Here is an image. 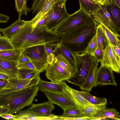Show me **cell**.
Instances as JSON below:
<instances>
[{
  "label": "cell",
  "instance_id": "15",
  "mask_svg": "<svg viewBox=\"0 0 120 120\" xmlns=\"http://www.w3.org/2000/svg\"><path fill=\"white\" fill-rule=\"evenodd\" d=\"M54 109V105L48 101L41 103L32 104L31 106L24 111L30 114L48 116L51 114Z\"/></svg>",
  "mask_w": 120,
  "mask_h": 120
},
{
  "label": "cell",
  "instance_id": "19",
  "mask_svg": "<svg viewBox=\"0 0 120 120\" xmlns=\"http://www.w3.org/2000/svg\"><path fill=\"white\" fill-rule=\"evenodd\" d=\"M14 120H56L57 116L53 114L48 116H43L32 114L25 112L24 110L19 111L15 115Z\"/></svg>",
  "mask_w": 120,
  "mask_h": 120
},
{
  "label": "cell",
  "instance_id": "32",
  "mask_svg": "<svg viewBox=\"0 0 120 120\" xmlns=\"http://www.w3.org/2000/svg\"><path fill=\"white\" fill-rule=\"evenodd\" d=\"M107 103L93 105L88 106L82 113L84 116L92 117L97 112L106 108Z\"/></svg>",
  "mask_w": 120,
  "mask_h": 120
},
{
  "label": "cell",
  "instance_id": "12",
  "mask_svg": "<svg viewBox=\"0 0 120 120\" xmlns=\"http://www.w3.org/2000/svg\"><path fill=\"white\" fill-rule=\"evenodd\" d=\"M46 70V77L54 83L67 80L70 76L54 61L49 65Z\"/></svg>",
  "mask_w": 120,
  "mask_h": 120
},
{
  "label": "cell",
  "instance_id": "22",
  "mask_svg": "<svg viewBox=\"0 0 120 120\" xmlns=\"http://www.w3.org/2000/svg\"><path fill=\"white\" fill-rule=\"evenodd\" d=\"M27 21L18 19L9 26L4 28L0 29L4 36L9 38L23 26Z\"/></svg>",
  "mask_w": 120,
  "mask_h": 120
},
{
  "label": "cell",
  "instance_id": "13",
  "mask_svg": "<svg viewBox=\"0 0 120 120\" xmlns=\"http://www.w3.org/2000/svg\"><path fill=\"white\" fill-rule=\"evenodd\" d=\"M44 92L49 102L53 104L58 105L63 110L71 107H76L73 102L64 93L50 91Z\"/></svg>",
  "mask_w": 120,
  "mask_h": 120
},
{
  "label": "cell",
  "instance_id": "44",
  "mask_svg": "<svg viewBox=\"0 0 120 120\" xmlns=\"http://www.w3.org/2000/svg\"><path fill=\"white\" fill-rule=\"evenodd\" d=\"M9 112V109L8 108L3 106H0V116L3 114Z\"/></svg>",
  "mask_w": 120,
  "mask_h": 120
},
{
  "label": "cell",
  "instance_id": "29",
  "mask_svg": "<svg viewBox=\"0 0 120 120\" xmlns=\"http://www.w3.org/2000/svg\"><path fill=\"white\" fill-rule=\"evenodd\" d=\"M96 34L98 48L104 50L108 46L109 41L104 32L97 25Z\"/></svg>",
  "mask_w": 120,
  "mask_h": 120
},
{
  "label": "cell",
  "instance_id": "39",
  "mask_svg": "<svg viewBox=\"0 0 120 120\" xmlns=\"http://www.w3.org/2000/svg\"><path fill=\"white\" fill-rule=\"evenodd\" d=\"M103 56V50L98 48L94 52L93 56L95 59L98 63L102 61Z\"/></svg>",
  "mask_w": 120,
  "mask_h": 120
},
{
  "label": "cell",
  "instance_id": "49",
  "mask_svg": "<svg viewBox=\"0 0 120 120\" xmlns=\"http://www.w3.org/2000/svg\"><path fill=\"white\" fill-rule=\"evenodd\" d=\"M10 77L4 74L0 73V79L8 81Z\"/></svg>",
  "mask_w": 120,
  "mask_h": 120
},
{
  "label": "cell",
  "instance_id": "40",
  "mask_svg": "<svg viewBox=\"0 0 120 120\" xmlns=\"http://www.w3.org/2000/svg\"><path fill=\"white\" fill-rule=\"evenodd\" d=\"M17 67L18 69L25 68L36 70L34 65L30 61L25 63L18 64L17 65Z\"/></svg>",
  "mask_w": 120,
  "mask_h": 120
},
{
  "label": "cell",
  "instance_id": "18",
  "mask_svg": "<svg viewBox=\"0 0 120 120\" xmlns=\"http://www.w3.org/2000/svg\"><path fill=\"white\" fill-rule=\"evenodd\" d=\"M98 64L93 57L86 79L83 84L79 86L80 89L82 91L90 92L91 90L94 87L96 71Z\"/></svg>",
  "mask_w": 120,
  "mask_h": 120
},
{
  "label": "cell",
  "instance_id": "2",
  "mask_svg": "<svg viewBox=\"0 0 120 120\" xmlns=\"http://www.w3.org/2000/svg\"><path fill=\"white\" fill-rule=\"evenodd\" d=\"M94 21L76 27L65 35L61 44L74 54L83 53L96 33Z\"/></svg>",
  "mask_w": 120,
  "mask_h": 120
},
{
  "label": "cell",
  "instance_id": "21",
  "mask_svg": "<svg viewBox=\"0 0 120 120\" xmlns=\"http://www.w3.org/2000/svg\"><path fill=\"white\" fill-rule=\"evenodd\" d=\"M80 8L91 15L100 9L102 5L94 0H79Z\"/></svg>",
  "mask_w": 120,
  "mask_h": 120
},
{
  "label": "cell",
  "instance_id": "28",
  "mask_svg": "<svg viewBox=\"0 0 120 120\" xmlns=\"http://www.w3.org/2000/svg\"><path fill=\"white\" fill-rule=\"evenodd\" d=\"M105 6L115 24L120 30V8L113 4H111Z\"/></svg>",
  "mask_w": 120,
  "mask_h": 120
},
{
  "label": "cell",
  "instance_id": "1",
  "mask_svg": "<svg viewBox=\"0 0 120 120\" xmlns=\"http://www.w3.org/2000/svg\"><path fill=\"white\" fill-rule=\"evenodd\" d=\"M64 36L45 26L34 24L30 20L9 38L15 48L23 52L30 47L40 45L55 48L62 43Z\"/></svg>",
  "mask_w": 120,
  "mask_h": 120
},
{
  "label": "cell",
  "instance_id": "26",
  "mask_svg": "<svg viewBox=\"0 0 120 120\" xmlns=\"http://www.w3.org/2000/svg\"><path fill=\"white\" fill-rule=\"evenodd\" d=\"M104 32L109 42L113 46L120 48V37L101 24H96Z\"/></svg>",
  "mask_w": 120,
  "mask_h": 120
},
{
  "label": "cell",
  "instance_id": "37",
  "mask_svg": "<svg viewBox=\"0 0 120 120\" xmlns=\"http://www.w3.org/2000/svg\"><path fill=\"white\" fill-rule=\"evenodd\" d=\"M38 85L39 86V90L43 92L45 91H50L56 92L54 89L49 84V82L40 79Z\"/></svg>",
  "mask_w": 120,
  "mask_h": 120
},
{
  "label": "cell",
  "instance_id": "31",
  "mask_svg": "<svg viewBox=\"0 0 120 120\" xmlns=\"http://www.w3.org/2000/svg\"><path fill=\"white\" fill-rule=\"evenodd\" d=\"M81 113V112L77 107H70L64 110L62 115L57 116L56 120H68L69 118Z\"/></svg>",
  "mask_w": 120,
  "mask_h": 120
},
{
  "label": "cell",
  "instance_id": "43",
  "mask_svg": "<svg viewBox=\"0 0 120 120\" xmlns=\"http://www.w3.org/2000/svg\"><path fill=\"white\" fill-rule=\"evenodd\" d=\"M10 18L8 16L0 14V23H6L8 21Z\"/></svg>",
  "mask_w": 120,
  "mask_h": 120
},
{
  "label": "cell",
  "instance_id": "42",
  "mask_svg": "<svg viewBox=\"0 0 120 120\" xmlns=\"http://www.w3.org/2000/svg\"><path fill=\"white\" fill-rule=\"evenodd\" d=\"M0 116L7 120H13L15 117V116L9 113H7L1 115Z\"/></svg>",
  "mask_w": 120,
  "mask_h": 120
},
{
  "label": "cell",
  "instance_id": "8",
  "mask_svg": "<svg viewBox=\"0 0 120 120\" xmlns=\"http://www.w3.org/2000/svg\"><path fill=\"white\" fill-rule=\"evenodd\" d=\"M40 73L29 79H22L17 77L10 78L6 86L0 90V94H4L37 85L40 78Z\"/></svg>",
  "mask_w": 120,
  "mask_h": 120
},
{
  "label": "cell",
  "instance_id": "7",
  "mask_svg": "<svg viewBox=\"0 0 120 120\" xmlns=\"http://www.w3.org/2000/svg\"><path fill=\"white\" fill-rule=\"evenodd\" d=\"M66 2L58 3L45 16V26L49 30H53L69 15L66 8Z\"/></svg>",
  "mask_w": 120,
  "mask_h": 120
},
{
  "label": "cell",
  "instance_id": "17",
  "mask_svg": "<svg viewBox=\"0 0 120 120\" xmlns=\"http://www.w3.org/2000/svg\"><path fill=\"white\" fill-rule=\"evenodd\" d=\"M54 55L62 54L68 61L75 71L76 67V61L75 54L63 45L61 43L58 44L54 49Z\"/></svg>",
  "mask_w": 120,
  "mask_h": 120
},
{
  "label": "cell",
  "instance_id": "11",
  "mask_svg": "<svg viewBox=\"0 0 120 120\" xmlns=\"http://www.w3.org/2000/svg\"><path fill=\"white\" fill-rule=\"evenodd\" d=\"M103 51V57L100 62L101 65L110 68L113 71L120 74V59L116 54L113 45L109 41L108 46Z\"/></svg>",
  "mask_w": 120,
  "mask_h": 120
},
{
  "label": "cell",
  "instance_id": "16",
  "mask_svg": "<svg viewBox=\"0 0 120 120\" xmlns=\"http://www.w3.org/2000/svg\"><path fill=\"white\" fill-rule=\"evenodd\" d=\"M17 61H10L0 59V73L8 76L10 78L17 77L19 69Z\"/></svg>",
  "mask_w": 120,
  "mask_h": 120
},
{
  "label": "cell",
  "instance_id": "47",
  "mask_svg": "<svg viewBox=\"0 0 120 120\" xmlns=\"http://www.w3.org/2000/svg\"><path fill=\"white\" fill-rule=\"evenodd\" d=\"M8 82V81L0 79V90L6 86Z\"/></svg>",
  "mask_w": 120,
  "mask_h": 120
},
{
  "label": "cell",
  "instance_id": "35",
  "mask_svg": "<svg viewBox=\"0 0 120 120\" xmlns=\"http://www.w3.org/2000/svg\"><path fill=\"white\" fill-rule=\"evenodd\" d=\"M14 48L9 38L4 36L0 37V51Z\"/></svg>",
  "mask_w": 120,
  "mask_h": 120
},
{
  "label": "cell",
  "instance_id": "45",
  "mask_svg": "<svg viewBox=\"0 0 120 120\" xmlns=\"http://www.w3.org/2000/svg\"><path fill=\"white\" fill-rule=\"evenodd\" d=\"M45 47L48 56L53 53L54 51L53 49H54V47L46 45H45Z\"/></svg>",
  "mask_w": 120,
  "mask_h": 120
},
{
  "label": "cell",
  "instance_id": "24",
  "mask_svg": "<svg viewBox=\"0 0 120 120\" xmlns=\"http://www.w3.org/2000/svg\"><path fill=\"white\" fill-rule=\"evenodd\" d=\"M93 117L97 118H104L120 120L119 113L114 108L108 109L106 108L97 112Z\"/></svg>",
  "mask_w": 120,
  "mask_h": 120
},
{
  "label": "cell",
  "instance_id": "6",
  "mask_svg": "<svg viewBox=\"0 0 120 120\" xmlns=\"http://www.w3.org/2000/svg\"><path fill=\"white\" fill-rule=\"evenodd\" d=\"M45 45H40L32 46L23 52L29 59L38 73L46 70L49 64Z\"/></svg>",
  "mask_w": 120,
  "mask_h": 120
},
{
  "label": "cell",
  "instance_id": "46",
  "mask_svg": "<svg viewBox=\"0 0 120 120\" xmlns=\"http://www.w3.org/2000/svg\"><path fill=\"white\" fill-rule=\"evenodd\" d=\"M113 48L114 52L116 56L120 59V48L117 46H113Z\"/></svg>",
  "mask_w": 120,
  "mask_h": 120
},
{
  "label": "cell",
  "instance_id": "25",
  "mask_svg": "<svg viewBox=\"0 0 120 120\" xmlns=\"http://www.w3.org/2000/svg\"><path fill=\"white\" fill-rule=\"evenodd\" d=\"M54 61L69 75L71 76L74 71L70 65L62 54L54 55Z\"/></svg>",
  "mask_w": 120,
  "mask_h": 120
},
{
  "label": "cell",
  "instance_id": "3",
  "mask_svg": "<svg viewBox=\"0 0 120 120\" xmlns=\"http://www.w3.org/2000/svg\"><path fill=\"white\" fill-rule=\"evenodd\" d=\"M39 90V86L37 84L0 94V106H3L8 108L10 114L16 113L24 107L32 105Z\"/></svg>",
  "mask_w": 120,
  "mask_h": 120
},
{
  "label": "cell",
  "instance_id": "27",
  "mask_svg": "<svg viewBox=\"0 0 120 120\" xmlns=\"http://www.w3.org/2000/svg\"><path fill=\"white\" fill-rule=\"evenodd\" d=\"M78 92L86 100L92 104L107 103V99L105 97H96L92 95L89 91H86Z\"/></svg>",
  "mask_w": 120,
  "mask_h": 120
},
{
  "label": "cell",
  "instance_id": "20",
  "mask_svg": "<svg viewBox=\"0 0 120 120\" xmlns=\"http://www.w3.org/2000/svg\"><path fill=\"white\" fill-rule=\"evenodd\" d=\"M67 0H48L46 4L30 20L33 23L36 24L42 19L55 5L59 2Z\"/></svg>",
  "mask_w": 120,
  "mask_h": 120
},
{
  "label": "cell",
  "instance_id": "34",
  "mask_svg": "<svg viewBox=\"0 0 120 120\" xmlns=\"http://www.w3.org/2000/svg\"><path fill=\"white\" fill-rule=\"evenodd\" d=\"M98 48L96 33L89 42L84 53L93 56L94 52Z\"/></svg>",
  "mask_w": 120,
  "mask_h": 120
},
{
  "label": "cell",
  "instance_id": "38",
  "mask_svg": "<svg viewBox=\"0 0 120 120\" xmlns=\"http://www.w3.org/2000/svg\"><path fill=\"white\" fill-rule=\"evenodd\" d=\"M49 84L55 89L56 92L63 93L65 88L66 82L64 81L56 83L49 82Z\"/></svg>",
  "mask_w": 120,
  "mask_h": 120
},
{
  "label": "cell",
  "instance_id": "14",
  "mask_svg": "<svg viewBox=\"0 0 120 120\" xmlns=\"http://www.w3.org/2000/svg\"><path fill=\"white\" fill-rule=\"evenodd\" d=\"M63 93L73 102L81 113L88 106L93 105L86 100L78 91L71 88L66 84Z\"/></svg>",
  "mask_w": 120,
  "mask_h": 120
},
{
  "label": "cell",
  "instance_id": "33",
  "mask_svg": "<svg viewBox=\"0 0 120 120\" xmlns=\"http://www.w3.org/2000/svg\"><path fill=\"white\" fill-rule=\"evenodd\" d=\"M17 77L22 79H29L33 78L38 73L36 71L25 68L19 69Z\"/></svg>",
  "mask_w": 120,
  "mask_h": 120
},
{
  "label": "cell",
  "instance_id": "9",
  "mask_svg": "<svg viewBox=\"0 0 120 120\" xmlns=\"http://www.w3.org/2000/svg\"><path fill=\"white\" fill-rule=\"evenodd\" d=\"M96 24H101L120 37V30L116 26L108 12L106 6L101 8L91 15Z\"/></svg>",
  "mask_w": 120,
  "mask_h": 120
},
{
  "label": "cell",
  "instance_id": "36",
  "mask_svg": "<svg viewBox=\"0 0 120 120\" xmlns=\"http://www.w3.org/2000/svg\"><path fill=\"white\" fill-rule=\"evenodd\" d=\"M48 0H34L30 11L33 14L37 13L46 4Z\"/></svg>",
  "mask_w": 120,
  "mask_h": 120
},
{
  "label": "cell",
  "instance_id": "41",
  "mask_svg": "<svg viewBox=\"0 0 120 120\" xmlns=\"http://www.w3.org/2000/svg\"><path fill=\"white\" fill-rule=\"evenodd\" d=\"M28 58L22 53L20 58L17 61L18 64L25 63L30 61Z\"/></svg>",
  "mask_w": 120,
  "mask_h": 120
},
{
  "label": "cell",
  "instance_id": "10",
  "mask_svg": "<svg viewBox=\"0 0 120 120\" xmlns=\"http://www.w3.org/2000/svg\"><path fill=\"white\" fill-rule=\"evenodd\" d=\"M108 85L117 86L113 71L110 68L101 65L96 69L94 87Z\"/></svg>",
  "mask_w": 120,
  "mask_h": 120
},
{
  "label": "cell",
  "instance_id": "48",
  "mask_svg": "<svg viewBox=\"0 0 120 120\" xmlns=\"http://www.w3.org/2000/svg\"><path fill=\"white\" fill-rule=\"evenodd\" d=\"M111 4L116 6L120 8V0H110Z\"/></svg>",
  "mask_w": 120,
  "mask_h": 120
},
{
  "label": "cell",
  "instance_id": "23",
  "mask_svg": "<svg viewBox=\"0 0 120 120\" xmlns=\"http://www.w3.org/2000/svg\"><path fill=\"white\" fill-rule=\"evenodd\" d=\"M20 49H13L0 51V59L11 61H17L23 52Z\"/></svg>",
  "mask_w": 120,
  "mask_h": 120
},
{
  "label": "cell",
  "instance_id": "30",
  "mask_svg": "<svg viewBox=\"0 0 120 120\" xmlns=\"http://www.w3.org/2000/svg\"><path fill=\"white\" fill-rule=\"evenodd\" d=\"M27 0H15V7L18 13V19H21L22 16L27 15V13L30 11V9L27 6Z\"/></svg>",
  "mask_w": 120,
  "mask_h": 120
},
{
  "label": "cell",
  "instance_id": "5",
  "mask_svg": "<svg viewBox=\"0 0 120 120\" xmlns=\"http://www.w3.org/2000/svg\"><path fill=\"white\" fill-rule=\"evenodd\" d=\"M93 21L92 15L87 14L80 8L74 13L69 15L53 30L59 34L65 35L76 27Z\"/></svg>",
  "mask_w": 120,
  "mask_h": 120
},
{
  "label": "cell",
  "instance_id": "4",
  "mask_svg": "<svg viewBox=\"0 0 120 120\" xmlns=\"http://www.w3.org/2000/svg\"><path fill=\"white\" fill-rule=\"evenodd\" d=\"M75 56L76 61L75 70L66 81L79 86L86 79L93 56L85 53L75 54Z\"/></svg>",
  "mask_w": 120,
  "mask_h": 120
},
{
  "label": "cell",
  "instance_id": "50",
  "mask_svg": "<svg viewBox=\"0 0 120 120\" xmlns=\"http://www.w3.org/2000/svg\"><path fill=\"white\" fill-rule=\"evenodd\" d=\"M0 37H1L2 36L1 35V33H0Z\"/></svg>",
  "mask_w": 120,
  "mask_h": 120
}]
</instances>
